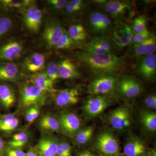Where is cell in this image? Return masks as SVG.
Returning <instances> with one entry per match:
<instances>
[{
  "instance_id": "obj_32",
  "label": "cell",
  "mask_w": 156,
  "mask_h": 156,
  "mask_svg": "<svg viewBox=\"0 0 156 156\" xmlns=\"http://www.w3.org/2000/svg\"><path fill=\"white\" fill-rule=\"evenodd\" d=\"M94 128L92 126L80 129L74 136L76 142L79 145H84L89 142L93 135Z\"/></svg>"
},
{
  "instance_id": "obj_33",
  "label": "cell",
  "mask_w": 156,
  "mask_h": 156,
  "mask_svg": "<svg viewBox=\"0 0 156 156\" xmlns=\"http://www.w3.org/2000/svg\"><path fill=\"white\" fill-rule=\"evenodd\" d=\"M34 1L31 0H2L1 5L7 9H19L27 8L33 5Z\"/></svg>"
},
{
  "instance_id": "obj_47",
  "label": "cell",
  "mask_w": 156,
  "mask_h": 156,
  "mask_svg": "<svg viewBox=\"0 0 156 156\" xmlns=\"http://www.w3.org/2000/svg\"></svg>"
},
{
  "instance_id": "obj_10",
  "label": "cell",
  "mask_w": 156,
  "mask_h": 156,
  "mask_svg": "<svg viewBox=\"0 0 156 156\" xmlns=\"http://www.w3.org/2000/svg\"><path fill=\"white\" fill-rule=\"evenodd\" d=\"M117 92L126 99H131L141 94L142 87L134 78L126 76L119 80Z\"/></svg>"
},
{
  "instance_id": "obj_31",
  "label": "cell",
  "mask_w": 156,
  "mask_h": 156,
  "mask_svg": "<svg viewBox=\"0 0 156 156\" xmlns=\"http://www.w3.org/2000/svg\"><path fill=\"white\" fill-rule=\"evenodd\" d=\"M30 139V134L27 131H22L15 133L12 136L8 145L12 147L21 149L26 145Z\"/></svg>"
},
{
  "instance_id": "obj_26",
  "label": "cell",
  "mask_w": 156,
  "mask_h": 156,
  "mask_svg": "<svg viewBox=\"0 0 156 156\" xmlns=\"http://www.w3.org/2000/svg\"><path fill=\"white\" fill-rule=\"evenodd\" d=\"M45 57L42 53H33L26 58L24 62L26 69L30 72L37 73L44 66Z\"/></svg>"
},
{
  "instance_id": "obj_24",
  "label": "cell",
  "mask_w": 156,
  "mask_h": 156,
  "mask_svg": "<svg viewBox=\"0 0 156 156\" xmlns=\"http://www.w3.org/2000/svg\"><path fill=\"white\" fill-rule=\"evenodd\" d=\"M16 95L14 89L9 84L0 83V104L5 109H9L16 103Z\"/></svg>"
},
{
  "instance_id": "obj_16",
  "label": "cell",
  "mask_w": 156,
  "mask_h": 156,
  "mask_svg": "<svg viewBox=\"0 0 156 156\" xmlns=\"http://www.w3.org/2000/svg\"><path fill=\"white\" fill-rule=\"evenodd\" d=\"M55 103L60 108L74 105L79 100L80 92L76 88H67L62 89L55 93Z\"/></svg>"
},
{
  "instance_id": "obj_7",
  "label": "cell",
  "mask_w": 156,
  "mask_h": 156,
  "mask_svg": "<svg viewBox=\"0 0 156 156\" xmlns=\"http://www.w3.org/2000/svg\"><path fill=\"white\" fill-rule=\"evenodd\" d=\"M108 121L112 127L117 131L127 130L132 122L130 108L127 105H123L115 109L110 114Z\"/></svg>"
},
{
  "instance_id": "obj_43",
  "label": "cell",
  "mask_w": 156,
  "mask_h": 156,
  "mask_svg": "<svg viewBox=\"0 0 156 156\" xmlns=\"http://www.w3.org/2000/svg\"><path fill=\"white\" fill-rule=\"evenodd\" d=\"M144 105L148 108L155 109L156 108V95L155 93L150 94L145 98Z\"/></svg>"
},
{
  "instance_id": "obj_19",
  "label": "cell",
  "mask_w": 156,
  "mask_h": 156,
  "mask_svg": "<svg viewBox=\"0 0 156 156\" xmlns=\"http://www.w3.org/2000/svg\"><path fill=\"white\" fill-rule=\"evenodd\" d=\"M156 49V37L151 36L144 42L131 46V54L134 57H139L154 53Z\"/></svg>"
},
{
  "instance_id": "obj_36",
  "label": "cell",
  "mask_w": 156,
  "mask_h": 156,
  "mask_svg": "<svg viewBox=\"0 0 156 156\" xmlns=\"http://www.w3.org/2000/svg\"><path fill=\"white\" fill-rule=\"evenodd\" d=\"M12 19L5 16H0V38L5 35L13 26Z\"/></svg>"
},
{
  "instance_id": "obj_15",
  "label": "cell",
  "mask_w": 156,
  "mask_h": 156,
  "mask_svg": "<svg viewBox=\"0 0 156 156\" xmlns=\"http://www.w3.org/2000/svg\"><path fill=\"white\" fill-rule=\"evenodd\" d=\"M26 9L23 15L24 24L29 30L32 32L36 33L40 29L41 23L42 12L34 5Z\"/></svg>"
},
{
  "instance_id": "obj_45",
  "label": "cell",
  "mask_w": 156,
  "mask_h": 156,
  "mask_svg": "<svg viewBox=\"0 0 156 156\" xmlns=\"http://www.w3.org/2000/svg\"><path fill=\"white\" fill-rule=\"evenodd\" d=\"M26 156H39L35 150L34 148L31 147L30 149L26 153Z\"/></svg>"
},
{
  "instance_id": "obj_14",
  "label": "cell",
  "mask_w": 156,
  "mask_h": 156,
  "mask_svg": "<svg viewBox=\"0 0 156 156\" xmlns=\"http://www.w3.org/2000/svg\"><path fill=\"white\" fill-rule=\"evenodd\" d=\"M65 29L57 20H53L48 23L43 33V38L48 47H55Z\"/></svg>"
},
{
  "instance_id": "obj_13",
  "label": "cell",
  "mask_w": 156,
  "mask_h": 156,
  "mask_svg": "<svg viewBox=\"0 0 156 156\" xmlns=\"http://www.w3.org/2000/svg\"><path fill=\"white\" fill-rule=\"evenodd\" d=\"M113 50V43L105 37L92 38L83 46V51L91 54L112 53Z\"/></svg>"
},
{
  "instance_id": "obj_39",
  "label": "cell",
  "mask_w": 156,
  "mask_h": 156,
  "mask_svg": "<svg viewBox=\"0 0 156 156\" xmlns=\"http://www.w3.org/2000/svg\"><path fill=\"white\" fill-rule=\"evenodd\" d=\"M56 156H72V147L66 140L58 142Z\"/></svg>"
},
{
  "instance_id": "obj_23",
  "label": "cell",
  "mask_w": 156,
  "mask_h": 156,
  "mask_svg": "<svg viewBox=\"0 0 156 156\" xmlns=\"http://www.w3.org/2000/svg\"><path fill=\"white\" fill-rule=\"evenodd\" d=\"M57 64L60 79L71 80L80 76L75 65L68 58L62 59Z\"/></svg>"
},
{
  "instance_id": "obj_34",
  "label": "cell",
  "mask_w": 156,
  "mask_h": 156,
  "mask_svg": "<svg viewBox=\"0 0 156 156\" xmlns=\"http://www.w3.org/2000/svg\"><path fill=\"white\" fill-rule=\"evenodd\" d=\"M147 24L146 17L144 15H140L133 20L131 27L133 32L140 33L148 30Z\"/></svg>"
},
{
  "instance_id": "obj_44",
  "label": "cell",
  "mask_w": 156,
  "mask_h": 156,
  "mask_svg": "<svg viewBox=\"0 0 156 156\" xmlns=\"http://www.w3.org/2000/svg\"><path fill=\"white\" fill-rule=\"evenodd\" d=\"M6 146L4 140L0 136V156H5Z\"/></svg>"
},
{
  "instance_id": "obj_38",
  "label": "cell",
  "mask_w": 156,
  "mask_h": 156,
  "mask_svg": "<svg viewBox=\"0 0 156 156\" xmlns=\"http://www.w3.org/2000/svg\"><path fill=\"white\" fill-rule=\"evenodd\" d=\"M45 73L53 82L60 79L57 64L55 62H50L48 63Z\"/></svg>"
},
{
  "instance_id": "obj_42",
  "label": "cell",
  "mask_w": 156,
  "mask_h": 156,
  "mask_svg": "<svg viewBox=\"0 0 156 156\" xmlns=\"http://www.w3.org/2000/svg\"><path fill=\"white\" fill-rule=\"evenodd\" d=\"M69 1L67 0H49L47 2L54 10L57 11L63 10Z\"/></svg>"
},
{
  "instance_id": "obj_22",
  "label": "cell",
  "mask_w": 156,
  "mask_h": 156,
  "mask_svg": "<svg viewBox=\"0 0 156 156\" xmlns=\"http://www.w3.org/2000/svg\"><path fill=\"white\" fill-rule=\"evenodd\" d=\"M20 75V70L15 63L0 62V81H15Z\"/></svg>"
},
{
  "instance_id": "obj_5",
  "label": "cell",
  "mask_w": 156,
  "mask_h": 156,
  "mask_svg": "<svg viewBox=\"0 0 156 156\" xmlns=\"http://www.w3.org/2000/svg\"><path fill=\"white\" fill-rule=\"evenodd\" d=\"M113 101L112 98L104 95H93L89 97L83 107L84 116L88 119L95 118L111 106Z\"/></svg>"
},
{
  "instance_id": "obj_28",
  "label": "cell",
  "mask_w": 156,
  "mask_h": 156,
  "mask_svg": "<svg viewBox=\"0 0 156 156\" xmlns=\"http://www.w3.org/2000/svg\"><path fill=\"white\" fill-rule=\"evenodd\" d=\"M39 126L42 131L48 134L60 131V126L57 118L51 115L43 116L39 121Z\"/></svg>"
},
{
  "instance_id": "obj_8",
  "label": "cell",
  "mask_w": 156,
  "mask_h": 156,
  "mask_svg": "<svg viewBox=\"0 0 156 156\" xmlns=\"http://www.w3.org/2000/svg\"><path fill=\"white\" fill-rule=\"evenodd\" d=\"M60 126V131L66 136L72 138L81 129L80 119L76 114L66 112L56 117Z\"/></svg>"
},
{
  "instance_id": "obj_3",
  "label": "cell",
  "mask_w": 156,
  "mask_h": 156,
  "mask_svg": "<svg viewBox=\"0 0 156 156\" xmlns=\"http://www.w3.org/2000/svg\"><path fill=\"white\" fill-rule=\"evenodd\" d=\"M119 80L114 75L97 76L89 83L87 92L92 95H110L117 92Z\"/></svg>"
},
{
  "instance_id": "obj_18",
  "label": "cell",
  "mask_w": 156,
  "mask_h": 156,
  "mask_svg": "<svg viewBox=\"0 0 156 156\" xmlns=\"http://www.w3.org/2000/svg\"><path fill=\"white\" fill-rule=\"evenodd\" d=\"M23 51L20 42L11 41L0 47V60L9 61L19 58Z\"/></svg>"
},
{
  "instance_id": "obj_30",
  "label": "cell",
  "mask_w": 156,
  "mask_h": 156,
  "mask_svg": "<svg viewBox=\"0 0 156 156\" xmlns=\"http://www.w3.org/2000/svg\"><path fill=\"white\" fill-rule=\"evenodd\" d=\"M140 120L143 127L147 131L154 132L156 130V114L154 112L144 111L141 112Z\"/></svg>"
},
{
  "instance_id": "obj_21",
  "label": "cell",
  "mask_w": 156,
  "mask_h": 156,
  "mask_svg": "<svg viewBox=\"0 0 156 156\" xmlns=\"http://www.w3.org/2000/svg\"><path fill=\"white\" fill-rule=\"evenodd\" d=\"M146 151L144 142L136 136L129 137L124 147L126 156H143Z\"/></svg>"
},
{
  "instance_id": "obj_27",
  "label": "cell",
  "mask_w": 156,
  "mask_h": 156,
  "mask_svg": "<svg viewBox=\"0 0 156 156\" xmlns=\"http://www.w3.org/2000/svg\"><path fill=\"white\" fill-rule=\"evenodd\" d=\"M19 125L18 118L14 114L0 115V131L6 134L14 132Z\"/></svg>"
},
{
  "instance_id": "obj_6",
  "label": "cell",
  "mask_w": 156,
  "mask_h": 156,
  "mask_svg": "<svg viewBox=\"0 0 156 156\" xmlns=\"http://www.w3.org/2000/svg\"><path fill=\"white\" fill-rule=\"evenodd\" d=\"M46 94L33 84H24L20 88V106L25 109L35 105L42 106L46 100Z\"/></svg>"
},
{
  "instance_id": "obj_1",
  "label": "cell",
  "mask_w": 156,
  "mask_h": 156,
  "mask_svg": "<svg viewBox=\"0 0 156 156\" xmlns=\"http://www.w3.org/2000/svg\"><path fill=\"white\" fill-rule=\"evenodd\" d=\"M75 56L84 68L97 76L115 75L127 68L124 58L113 53L93 54L83 50L76 53Z\"/></svg>"
},
{
  "instance_id": "obj_41",
  "label": "cell",
  "mask_w": 156,
  "mask_h": 156,
  "mask_svg": "<svg viewBox=\"0 0 156 156\" xmlns=\"http://www.w3.org/2000/svg\"><path fill=\"white\" fill-rule=\"evenodd\" d=\"M5 156H26V153L21 149L11 147L7 145L5 147Z\"/></svg>"
},
{
  "instance_id": "obj_40",
  "label": "cell",
  "mask_w": 156,
  "mask_h": 156,
  "mask_svg": "<svg viewBox=\"0 0 156 156\" xmlns=\"http://www.w3.org/2000/svg\"><path fill=\"white\" fill-rule=\"evenodd\" d=\"M132 41L131 44L136 45L140 44L147 40L151 36V34L148 30L144 32L136 33L133 32Z\"/></svg>"
},
{
  "instance_id": "obj_11",
  "label": "cell",
  "mask_w": 156,
  "mask_h": 156,
  "mask_svg": "<svg viewBox=\"0 0 156 156\" xmlns=\"http://www.w3.org/2000/svg\"><path fill=\"white\" fill-rule=\"evenodd\" d=\"M136 72L147 80L155 78L156 73V55L155 53L138 57Z\"/></svg>"
},
{
  "instance_id": "obj_4",
  "label": "cell",
  "mask_w": 156,
  "mask_h": 156,
  "mask_svg": "<svg viewBox=\"0 0 156 156\" xmlns=\"http://www.w3.org/2000/svg\"><path fill=\"white\" fill-rule=\"evenodd\" d=\"M102 7L109 17L122 22L123 20L131 18L134 14L133 5L130 2L124 1H95Z\"/></svg>"
},
{
  "instance_id": "obj_12",
  "label": "cell",
  "mask_w": 156,
  "mask_h": 156,
  "mask_svg": "<svg viewBox=\"0 0 156 156\" xmlns=\"http://www.w3.org/2000/svg\"><path fill=\"white\" fill-rule=\"evenodd\" d=\"M118 23L112 30L113 42L119 48H125L131 44L133 31L125 23Z\"/></svg>"
},
{
  "instance_id": "obj_9",
  "label": "cell",
  "mask_w": 156,
  "mask_h": 156,
  "mask_svg": "<svg viewBox=\"0 0 156 156\" xmlns=\"http://www.w3.org/2000/svg\"><path fill=\"white\" fill-rule=\"evenodd\" d=\"M95 146L101 153L106 156H116L119 150L118 140L108 132H103L98 136Z\"/></svg>"
},
{
  "instance_id": "obj_29",
  "label": "cell",
  "mask_w": 156,
  "mask_h": 156,
  "mask_svg": "<svg viewBox=\"0 0 156 156\" xmlns=\"http://www.w3.org/2000/svg\"><path fill=\"white\" fill-rule=\"evenodd\" d=\"M67 32L76 44H82L84 43L88 36L87 30L81 23L70 26Z\"/></svg>"
},
{
  "instance_id": "obj_46",
  "label": "cell",
  "mask_w": 156,
  "mask_h": 156,
  "mask_svg": "<svg viewBox=\"0 0 156 156\" xmlns=\"http://www.w3.org/2000/svg\"><path fill=\"white\" fill-rule=\"evenodd\" d=\"M77 156H98L89 151H82L78 154Z\"/></svg>"
},
{
  "instance_id": "obj_2",
  "label": "cell",
  "mask_w": 156,
  "mask_h": 156,
  "mask_svg": "<svg viewBox=\"0 0 156 156\" xmlns=\"http://www.w3.org/2000/svg\"><path fill=\"white\" fill-rule=\"evenodd\" d=\"M87 32L93 37H104L112 31L113 23L111 17L104 11H90L87 16Z\"/></svg>"
},
{
  "instance_id": "obj_25",
  "label": "cell",
  "mask_w": 156,
  "mask_h": 156,
  "mask_svg": "<svg viewBox=\"0 0 156 156\" xmlns=\"http://www.w3.org/2000/svg\"><path fill=\"white\" fill-rule=\"evenodd\" d=\"M89 7V2L83 0L68 1L63 11L67 17H76L83 14Z\"/></svg>"
},
{
  "instance_id": "obj_35",
  "label": "cell",
  "mask_w": 156,
  "mask_h": 156,
  "mask_svg": "<svg viewBox=\"0 0 156 156\" xmlns=\"http://www.w3.org/2000/svg\"><path fill=\"white\" fill-rule=\"evenodd\" d=\"M76 44V43L69 36L67 30L65 29L64 32L55 45V48L58 50L70 49Z\"/></svg>"
},
{
  "instance_id": "obj_20",
  "label": "cell",
  "mask_w": 156,
  "mask_h": 156,
  "mask_svg": "<svg viewBox=\"0 0 156 156\" xmlns=\"http://www.w3.org/2000/svg\"><path fill=\"white\" fill-rule=\"evenodd\" d=\"M32 84L45 93H55L53 82L45 72L37 73L32 76L30 79Z\"/></svg>"
},
{
  "instance_id": "obj_17",
  "label": "cell",
  "mask_w": 156,
  "mask_h": 156,
  "mask_svg": "<svg viewBox=\"0 0 156 156\" xmlns=\"http://www.w3.org/2000/svg\"><path fill=\"white\" fill-rule=\"evenodd\" d=\"M58 142L56 136L46 135L40 140L34 148L39 156H56Z\"/></svg>"
},
{
  "instance_id": "obj_37",
  "label": "cell",
  "mask_w": 156,
  "mask_h": 156,
  "mask_svg": "<svg viewBox=\"0 0 156 156\" xmlns=\"http://www.w3.org/2000/svg\"><path fill=\"white\" fill-rule=\"evenodd\" d=\"M41 107L35 105L29 108L25 112V119L28 125H30L37 119L40 112Z\"/></svg>"
}]
</instances>
